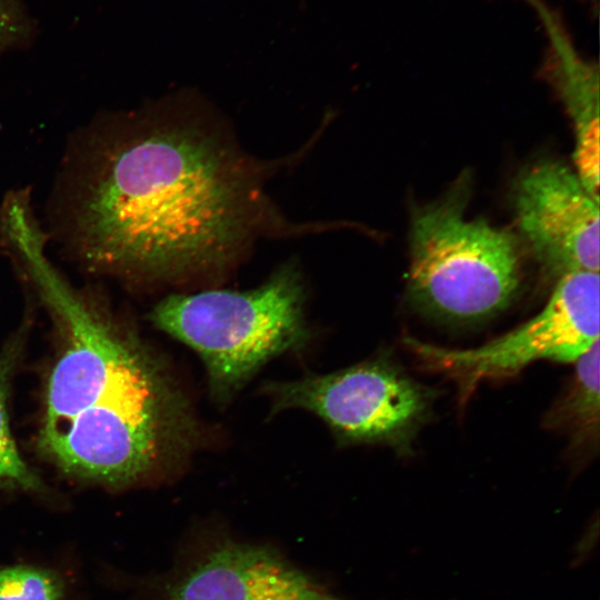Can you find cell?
<instances>
[{"label":"cell","mask_w":600,"mask_h":600,"mask_svg":"<svg viewBox=\"0 0 600 600\" xmlns=\"http://www.w3.org/2000/svg\"><path fill=\"white\" fill-rule=\"evenodd\" d=\"M467 174L439 200L412 210L408 296L448 321H479L504 310L521 281L517 237L484 219L464 218Z\"/></svg>","instance_id":"4"},{"label":"cell","mask_w":600,"mask_h":600,"mask_svg":"<svg viewBox=\"0 0 600 600\" xmlns=\"http://www.w3.org/2000/svg\"><path fill=\"white\" fill-rule=\"evenodd\" d=\"M74 188L73 236L88 262L176 279L230 262L260 203L244 158L198 120L128 119L90 143Z\"/></svg>","instance_id":"1"},{"label":"cell","mask_w":600,"mask_h":600,"mask_svg":"<svg viewBox=\"0 0 600 600\" xmlns=\"http://www.w3.org/2000/svg\"><path fill=\"white\" fill-rule=\"evenodd\" d=\"M304 298L298 270L284 266L253 289L170 294L150 319L198 353L210 396L227 402L270 360L307 343Z\"/></svg>","instance_id":"3"},{"label":"cell","mask_w":600,"mask_h":600,"mask_svg":"<svg viewBox=\"0 0 600 600\" xmlns=\"http://www.w3.org/2000/svg\"><path fill=\"white\" fill-rule=\"evenodd\" d=\"M599 340L579 357L567 394L552 413L553 422L564 424L580 437L598 439L600 417Z\"/></svg>","instance_id":"9"},{"label":"cell","mask_w":600,"mask_h":600,"mask_svg":"<svg viewBox=\"0 0 600 600\" xmlns=\"http://www.w3.org/2000/svg\"><path fill=\"white\" fill-rule=\"evenodd\" d=\"M3 233L63 334L43 397L41 452L69 476L116 488L180 463L196 448L200 429L167 369L56 272L32 217L13 218Z\"/></svg>","instance_id":"2"},{"label":"cell","mask_w":600,"mask_h":600,"mask_svg":"<svg viewBox=\"0 0 600 600\" xmlns=\"http://www.w3.org/2000/svg\"><path fill=\"white\" fill-rule=\"evenodd\" d=\"M599 340V273L560 277L532 319L481 347L451 350L414 339L406 342L430 367L457 378L466 390L489 378L511 376L538 360L574 362Z\"/></svg>","instance_id":"6"},{"label":"cell","mask_w":600,"mask_h":600,"mask_svg":"<svg viewBox=\"0 0 600 600\" xmlns=\"http://www.w3.org/2000/svg\"><path fill=\"white\" fill-rule=\"evenodd\" d=\"M166 600H340L261 546L222 541L190 564Z\"/></svg>","instance_id":"8"},{"label":"cell","mask_w":600,"mask_h":600,"mask_svg":"<svg viewBox=\"0 0 600 600\" xmlns=\"http://www.w3.org/2000/svg\"><path fill=\"white\" fill-rule=\"evenodd\" d=\"M29 21L19 0H0V51L22 40Z\"/></svg>","instance_id":"12"},{"label":"cell","mask_w":600,"mask_h":600,"mask_svg":"<svg viewBox=\"0 0 600 600\" xmlns=\"http://www.w3.org/2000/svg\"><path fill=\"white\" fill-rule=\"evenodd\" d=\"M57 574L31 566L0 568V600H63Z\"/></svg>","instance_id":"11"},{"label":"cell","mask_w":600,"mask_h":600,"mask_svg":"<svg viewBox=\"0 0 600 600\" xmlns=\"http://www.w3.org/2000/svg\"><path fill=\"white\" fill-rule=\"evenodd\" d=\"M518 228L531 253L558 279L599 271V199L554 160L523 169L512 187Z\"/></svg>","instance_id":"7"},{"label":"cell","mask_w":600,"mask_h":600,"mask_svg":"<svg viewBox=\"0 0 600 600\" xmlns=\"http://www.w3.org/2000/svg\"><path fill=\"white\" fill-rule=\"evenodd\" d=\"M272 413L302 409L321 419L341 444L404 447L421 424L429 396L387 360L263 386Z\"/></svg>","instance_id":"5"},{"label":"cell","mask_w":600,"mask_h":600,"mask_svg":"<svg viewBox=\"0 0 600 600\" xmlns=\"http://www.w3.org/2000/svg\"><path fill=\"white\" fill-rule=\"evenodd\" d=\"M21 341L14 339L0 354V487L40 490L42 482L23 460L10 429L7 400Z\"/></svg>","instance_id":"10"}]
</instances>
